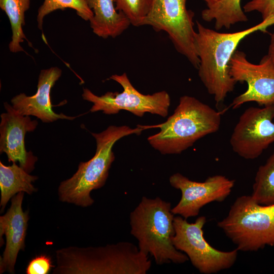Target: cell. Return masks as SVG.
Masks as SVG:
<instances>
[{"label":"cell","instance_id":"5","mask_svg":"<svg viewBox=\"0 0 274 274\" xmlns=\"http://www.w3.org/2000/svg\"><path fill=\"white\" fill-rule=\"evenodd\" d=\"M145 126L131 128L125 125H110L99 133H91L95 140L94 155L86 162H80L72 177L62 181L58 188L59 200L83 208L91 206L92 191L104 186L111 164L115 160L112 148L119 139L131 134H140Z\"/></svg>","mask_w":274,"mask_h":274},{"label":"cell","instance_id":"10","mask_svg":"<svg viewBox=\"0 0 274 274\" xmlns=\"http://www.w3.org/2000/svg\"><path fill=\"white\" fill-rule=\"evenodd\" d=\"M274 104L251 107L240 116L230 139L232 150L242 158H258L274 143Z\"/></svg>","mask_w":274,"mask_h":274},{"label":"cell","instance_id":"12","mask_svg":"<svg viewBox=\"0 0 274 274\" xmlns=\"http://www.w3.org/2000/svg\"><path fill=\"white\" fill-rule=\"evenodd\" d=\"M171 186L181 192V198L172 213L185 219L195 217L200 209L212 202H222L230 194L235 181L223 175L208 177L204 182L190 180L180 173L172 175Z\"/></svg>","mask_w":274,"mask_h":274},{"label":"cell","instance_id":"18","mask_svg":"<svg viewBox=\"0 0 274 274\" xmlns=\"http://www.w3.org/2000/svg\"><path fill=\"white\" fill-rule=\"evenodd\" d=\"M241 0H217L207 4L201 12L202 19L207 22L215 21L216 30L229 28L232 25L248 20L241 4Z\"/></svg>","mask_w":274,"mask_h":274},{"label":"cell","instance_id":"25","mask_svg":"<svg viewBox=\"0 0 274 274\" xmlns=\"http://www.w3.org/2000/svg\"><path fill=\"white\" fill-rule=\"evenodd\" d=\"M274 64V32L270 35L268 54Z\"/></svg>","mask_w":274,"mask_h":274},{"label":"cell","instance_id":"8","mask_svg":"<svg viewBox=\"0 0 274 274\" xmlns=\"http://www.w3.org/2000/svg\"><path fill=\"white\" fill-rule=\"evenodd\" d=\"M110 79L122 87V92H107L104 95L97 96L89 89L83 88V99L93 104L90 109L92 113L101 111L105 114L112 115L126 110L140 117L146 113L163 117L167 116L170 98L166 91L143 94L133 87L125 73L120 75H113Z\"/></svg>","mask_w":274,"mask_h":274},{"label":"cell","instance_id":"4","mask_svg":"<svg viewBox=\"0 0 274 274\" xmlns=\"http://www.w3.org/2000/svg\"><path fill=\"white\" fill-rule=\"evenodd\" d=\"M221 112L194 97L184 95L174 114L156 126L160 131L148 138L151 146L162 154H178L204 136L217 132Z\"/></svg>","mask_w":274,"mask_h":274},{"label":"cell","instance_id":"19","mask_svg":"<svg viewBox=\"0 0 274 274\" xmlns=\"http://www.w3.org/2000/svg\"><path fill=\"white\" fill-rule=\"evenodd\" d=\"M31 0H0V8L5 12L9 20L12 32L9 49L12 53L24 52L20 43L26 40L29 46L31 43L27 39L23 30L25 25V13L29 9Z\"/></svg>","mask_w":274,"mask_h":274},{"label":"cell","instance_id":"26","mask_svg":"<svg viewBox=\"0 0 274 274\" xmlns=\"http://www.w3.org/2000/svg\"><path fill=\"white\" fill-rule=\"evenodd\" d=\"M203 1L206 2L207 4H210V3H214V2H216V1H217V0H203Z\"/></svg>","mask_w":274,"mask_h":274},{"label":"cell","instance_id":"20","mask_svg":"<svg viewBox=\"0 0 274 274\" xmlns=\"http://www.w3.org/2000/svg\"><path fill=\"white\" fill-rule=\"evenodd\" d=\"M251 196L259 204H274V151L265 163L259 167Z\"/></svg>","mask_w":274,"mask_h":274},{"label":"cell","instance_id":"7","mask_svg":"<svg viewBox=\"0 0 274 274\" xmlns=\"http://www.w3.org/2000/svg\"><path fill=\"white\" fill-rule=\"evenodd\" d=\"M207 219L200 216L189 223L181 216L174 217L175 234L173 243L184 252L193 266L203 274H213L231 268L236 261L238 250L222 251L212 247L205 239L203 227Z\"/></svg>","mask_w":274,"mask_h":274},{"label":"cell","instance_id":"24","mask_svg":"<svg viewBox=\"0 0 274 274\" xmlns=\"http://www.w3.org/2000/svg\"><path fill=\"white\" fill-rule=\"evenodd\" d=\"M243 10L245 12L257 11L264 20L274 15V0H251L245 5Z\"/></svg>","mask_w":274,"mask_h":274},{"label":"cell","instance_id":"16","mask_svg":"<svg viewBox=\"0 0 274 274\" xmlns=\"http://www.w3.org/2000/svg\"><path fill=\"white\" fill-rule=\"evenodd\" d=\"M93 13L89 20L93 32L103 39L121 35L131 24L127 17L116 8L114 0H86Z\"/></svg>","mask_w":274,"mask_h":274},{"label":"cell","instance_id":"13","mask_svg":"<svg viewBox=\"0 0 274 274\" xmlns=\"http://www.w3.org/2000/svg\"><path fill=\"white\" fill-rule=\"evenodd\" d=\"M4 106L6 112L1 115L0 153L7 155L9 162H18L19 166L30 173L35 169L38 158L26 150L24 138L27 132L36 129L38 122L20 113L7 102Z\"/></svg>","mask_w":274,"mask_h":274},{"label":"cell","instance_id":"21","mask_svg":"<svg viewBox=\"0 0 274 274\" xmlns=\"http://www.w3.org/2000/svg\"><path fill=\"white\" fill-rule=\"evenodd\" d=\"M67 8L75 10L77 14L85 21H89L93 15L86 0H44L38 10L37 20L39 29H43L45 16L57 10H64Z\"/></svg>","mask_w":274,"mask_h":274},{"label":"cell","instance_id":"11","mask_svg":"<svg viewBox=\"0 0 274 274\" xmlns=\"http://www.w3.org/2000/svg\"><path fill=\"white\" fill-rule=\"evenodd\" d=\"M230 75L237 83L246 82L247 90L236 97L230 106L237 109L254 101L260 106L274 104V64L268 55L258 64L250 62L246 54L236 50L229 62Z\"/></svg>","mask_w":274,"mask_h":274},{"label":"cell","instance_id":"2","mask_svg":"<svg viewBox=\"0 0 274 274\" xmlns=\"http://www.w3.org/2000/svg\"><path fill=\"white\" fill-rule=\"evenodd\" d=\"M53 274H146L151 261L133 243L71 246L55 251Z\"/></svg>","mask_w":274,"mask_h":274},{"label":"cell","instance_id":"23","mask_svg":"<svg viewBox=\"0 0 274 274\" xmlns=\"http://www.w3.org/2000/svg\"><path fill=\"white\" fill-rule=\"evenodd\" d=\"M51 257L46 254L39 255L29 262L26 266V274H48L51 268L55 267Z\"/></svg>","mask_w":274,"mask_h":274},{"label":"cell","instance_id":"15","mask_svg":"<svg viewBox=\"0 0 274 274\" xmlns=\"http://www.w3.org/2000/svg\"><path fill=\"white\" fill-rule=\"evenodd\" d=\"M61 74L62 70L57 66L41 70L36 93L32 96L21 93L14 96L11 100L12 107L22 115L35 116L44 123L52 122L58 119L73 120L80 116L57 114L52 110L51 89Z\"/></svg>","mask_w":274,"mask_h":274},{"label":"cell","instance_id":"6","mask_svg":"<svg viewBox=\"0 0 274 274\" xmlns=\"http://www.w3.org/2000/svg\"><path fill=\"white\" fill-rule=\"evenodd\" d=\"M217 225L238 251H257L274 246V204H259L251 195L237 197Z\"/></svg>","mask_w":274,"mask_h":274},{"label":"cell","instance_id":"1","mask_svg":"<svg viewBox=\"0 0 274 274\" xmlns=\"http://www.w3.org/2000/svg\"><path fill=\"white\" fill-rule=\"evenodd\" d=\"M195 46L199 59L198 76L217 104L222 102L236 82L230 75L229 62L240 42L256 31H266L274 25V15L245 30L220 32L196 21Z\"/></svg>","mask_w":274,"mask_h":274},{"label":"cell","instance_id":"3","mask_svg":"<svg viewBox=\"0 0 274 274\" xmlns=\"http://www.w3.org/2000/svg\"><path fill=\"white\" fill-rule=\"evenodd\" d=\"M171 203L159 197L143 196L129 216L130 233L138 241L140 250L154 258L157 265L183 264L189 259L173 243L175 215Z\"/></svg>","mask_w":274,"mask_h":274},{"label":"cell","instance_id":"17","mask_svg":"<svg viewBox=\"0 0 274 274\" xmlns=\"http://www.w3.org/2000/svg\"><path fill=\"white\" fill-rule=\"evenodd\" d=\"M5 165L0 161L1 212L3 211L10 199L20 192L29 195L37 191L32 184L38 179L29 175L16 162Z\"/></svg>","mask_w":274,"mask_h":274},{"label":"cell","instance_id":"14","mask_svg":"<svg viewBox=\"0 0 274 274\" xmlns=\"http://www.w3.org/2000/svg\"><path fill=\"white\" fill-rule=\"evenodd\" d=\"M24 195V192H20L14 196L10 207L0 216L1 246L4 244L2 243L3 235H5L6 242L0 258L1 274L5 272L15 273L18 254L20 250H24L29 216L28 212H24L22 209Z\"/></svg>","mask_w":274,"mask_h":274},{"label":"cell","instance_id":"22","mask_svg":"<svg viewBox=\"0 0 274 274\" xmlns=\"http://www.w3.org/2000/svg\"><path fill=\"white\" fill-rule=\"evenodd\" d=\"M114 2L116 9L127 17L130 24L139 27L144 25L152 0H114Z\"/></svg>","mask_w":274,"mask_h":274},{"label":"cell","instance_id":"9","mask_svg":"<svg viewBox=\"0 0 274 274\" xmlns=\"http://www.w3.org/2000/svg\"><path fill=\"white\" fill-rule=\"evenodd\" d=\"M187 0H152L144 25L166 32L176 50L196 68L199 59L195 46L194 13L186 7Z\"/></svg>","mask_w":274,"mask_h":274}]
</instances>
